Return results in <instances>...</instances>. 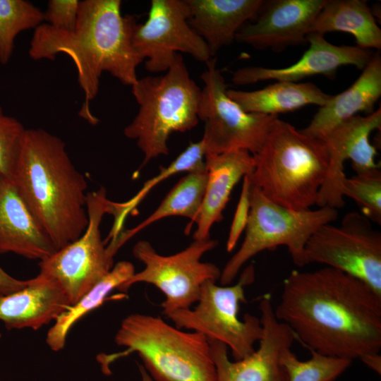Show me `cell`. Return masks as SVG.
Masks as SVG:
<instances>
[{
    "label": "cell",
    "instance_id": "6da1fadb",
    "mask_svg": "<svg viewBox=\"0 0 381 381\" xmlns=\"http://www.w3.org/2000/svg\"><path fill=\"white\" fill-rule=\"evenodd\" d=\"M274 312L319 353L353 361L381 350V296L337 269L292 271Z\"/></svg>",
    "mask_w": 381,
    "mask_h": 381
},
{
    "label": "cell",
    "instance_id": "7a4b0ae2",
    "mask_svg": "<svg viewBox=\"0 0 381 381\" xmlns=\"http://www.w3.org/2000/svg\"><path fill=\"white\" fill-rule=\"evenodd\" d=\"M121 0L80 1L77 23L71 31L47 23L35 29L28 54L35 61H54L59 54L69 56L78 73L85 101L79 115L92 125L99 119L89 104L97 96L102 74L107 72L131 87L138 80L136 70L143 60L132 44L135 16H123Z\"/></svg>",
    "mask_w": 381,
    "mask_h": 381
},
{
    "label": "cell",
    "instance_id": "3957f363",
    "mask_svg": "<svg viewBox=\"0 0 381 381\" xmlns=\"http://www.w3.org/2000/svg\"><path fill=\"white\" fill-rule=\"evenodd\" d=\"M12 180L56 250L85 231L87 183L61 138L26 128Z\"/></svg>",
    "mask_w": 381,
    "mask_h": 381
},
{
    "label": "cell",
    "instance_id": "277c9868",
    "mask_svg": "<svg viewBox=\"0 0 381 381\" xmlns=\"http://www.w3.org/2000/svg\"><path fill=\"white\" fill-rule=\"evenodd\" d=\"M253 158L251 185L268 199L294 210L316 205L329 162L321 139L277 117Z\"/></svg>",
    "mask_w": 381,
    "mask_h": 381
},
{
    "label": "cell",
    "instance_id": "5b68a950",
    "mask_svg": "<svg viewBox=\"0 0 381 381\" xmlns=\"http://www.w3.org/2000/svg\"><path fill=\"white\" fill-rule=\"evenodd\" d=\"M114 341L126 349L98 356L104 373L118 358L136 352L156 381H217L209 341L200 332L181 331L157 316L133 313L122 320Z\"/></svg>",
    "mask_w": 381,
    "mask_h": 381
},
{
    "label": "cell",
    "instance_id": "8992f818",
    "mask_svg": "<svg viewBox=\"0 0 381 381\" xmlns=\"http://www.w3.org/2000/svg\"><path fill=\"white\" fill-rule=\"evenodd\" d=\"M131 92L139 108L123 134L135 140L143 154L139 171L151 159L169 155L171 134L196 126L202 89L190 78L179 53L164 75L138 78Z\"/></svg>",
    "mask_w": 381,
    "mask_h": 381
},
{
    "label": "cell",
    "instance_id": "52a82bcc",
    "mask_svg": "<svg viewBox=\"0 0 381 381\" xmlns=\"http://www.w3.org/2000/svg\"><path fill=\"white\" fill-rule=\"evenodd\" d=\"M338 210L329 207L294 210L281 206L251 185L250 210L243 241L225 265L219 277L222 286L229 284L243 265L265 250L286 247L298 267L307 264L305 248L312 234L321 226L332 223Z\"/></svg>",
    "mask_w": 381,
    "mask_h": 381
},
{
    "label": "cell",
    "instance_id": "ba28073f",
    "mask_svg": "<svg viewBox=\"0 0 381 381\" xmlns=\"http://www.w3.org/2000/svg\"><path fill=\"white\" fill-rule=\"evenodd\" d=\"M255 280V268L248 265L236 284L218 286L207 280L201 286L197 306L181 309L167 317L175 327L204 334L208 340H215L227 346L234 361L241 360L255 351L254 344L262 336L260 318L249 313L238 318L241 303H246V286Z\"/></svg>",
    "mask_w": 381,
    "mask_h": 381
},
{
    "label": "cell",
    "instance_id": "9c48e42d",
    "mask_svg": "<svg viewBox=\"0 0 381 381\" xmlns=\"http://www.w3.org/2000/svg\"><path fill=\"white\" fill-rule=\"evenodd\" d=\"M112 201L104 187L87 193L88 224L75 241L39 262V276L64 292L71 306L102 280L112 269L114 255L104 246L100 231L103 216L111 214Z\"/></svg>",
    "mask_w": 381,
    "mask_h": 381
},
{
    "label": "cell",
    "instance_id": "30bf717a",
    "mask_svg": "<svg viewBox=\"0 0 381 381\" xmlns=\"http://www.w3.org/2000/svg\"><path fill=\"white\" fill-rule=\"evenodd\" d=\"M218 244L210 238L194 240L184 250L171 255H159L147 241L137 242L133 248V256L143 262L144 269L135 272L118 290L127 291L138 282L152 284L164 295L163 314L190 308L200 296L201 286L207 280L219 279L221 271L213 263L200 262L207 252Z\"/></svg>",
    "mask_w": 381,
    "mask_h": 381
},
{
    "label": "cell",
    "instance_id": "8fae6325",
    "mask_svg": "<svg viewBox=\"0 0 381 381\" xmlns=\"http://www.w3.org/2000/svg\"><path fill=\"white\" fill-rule=\"evenodd\" d=\"M198 119L205 123V155L244 150L253 155L261 149L277 116L245 111L227 95V87L216 58L206 62Z\"/></svg>",
    "mask_w": 381,
    "mask_h": 381
},
{
    "label": "cell",
    "instance_id": "7c38bea8",
    "mask_svg": "<svg viewBox=\"0 0 381 381\" xmlns=\"http://www.w3.org/2000/svg\"><path fill=\"white\" fill-rule=\"evenodd\" d=\"M361 212L346 213L340 225L319 227L305 248L307 264L325 265L353 276L381 296V232Z\"/></svg>",
    "mask_w": 381,
    "mask_h": 381
},
{
    "label": "cell",
    "instance_id": "4fadbf2b",
    "mask_svg": "<svg viewBox=\"0 0 381 381\" xmlns=\"http://www.w3.org/2000/svg\"><path fill=\"white\" fill-rule=\"evenodd\" d=\"M186 0H152L147 20L137 24L132 44L151 73L166 72L179 52L207 62L212 58L204 40L188 23Z\"/></svg>",
    "mask_w": 381,
    "mask_h": 381
},
{
    "label": "cell",
    "instance_id": "5bb4252c",
    "mask_svg": "<svg viewBox=\"0 0 381 381\" xmlns=\"http://www.w3.org/2000/svg\"><path fill=\"white\" fill-rule=\"evenodd\" d=\"M381 127V109L367 116L351 117L329 131L321 139L328 154V167L320 190L316 205L341 209L344 205L342 182L346 177L344 163L350 159L356 171L380 167L375 162L377 149L370 142V135Z\"/></svg>",
    "mask_w": 381,
    "mask_h": 381
},
{
    "label": "cell",
    "instance_id": "9a60e30c",
    "mask_svg": "<svg viewBox=\"0 0 381 381\" xmlns=\"http://www.w3.org/2000/svg\"><path fill=\"white\" fill-rule=\"evenodd\" d=\"M262 336L258 349L246 357L231 361L226 344L208 340L217 381H288L281 356L291 349L296 337L291 329L275 317L271 296L265 295L259 304Z\"/></svg>",
    "mask_w": 381,
    "mask_h": 381
},
{
    "label": "cell",
    "instance_id": "2e32d148",
    "mask_svg": "<svg viewBox=\"0 0 381 381\" xmlns=\"http://www.w3.org/2000/svg\"><path fill=\"white\" fill-rule=\"evenodd\" d=\"M326 0H263L253 21L245 23L235 40L255 49L282 52L308 43L311 26Z\"/></svg>",
    "mask_w": 381,
    "mask_h": 381
},
{
    "label": "cell",
    "instance_id": "e0dca14e",
    "mask_svg": "<svg viewBox=\"0 0 381 381\" xmlns=\"http://www.w3.org/2000/svg\"><path fill=\"white\" fill-rule=\"evenodd\" d=\"M308 49L296 63L282 68L246 66L236 70L231 81L246 85L273 80L297 83L306 78L322 75L333 78L339 68L353 66L363 70L373 56L371 49L358 46H337L325 40L324 35L311 32L308 35Z\"/></svg>",
    "mask_w": 381,
    "mask_h": 381
},
{
    "label": "cell",
    "instance_id": "ac0fdd59",
    "mask_svg": "<svg viewBox=\"0 0 381 381\" xmlns=\"http://www.w3.org/2000/svg\"><path fill=\"white\" fill-rule=\"evenodd\" d=\"M56 250L12 179L0 174V253L41 261Z\"/></svg>",
    "mask_w": 381,
    "mask_h": 381
},
{
    "label": "cell",
    "instance_id": "d6986e66",
    "mask_svg": "<svg viewBox=\"0 0 381 381\" xmlns=\"http://www.w3.org/2000/svg\"><path fill=\"white\" fill-rule=\"evenodd\" d=\"M207 184L195 223L194 240L210 238V230L223 219V210L234 186L254 171L253 155L244 150H234L205 157Z\"/></svg>",
    "mask_w": 381,
    "mask_h": 381
},
{
    "label": "cell",
    "instance_id": "ffe728a7",
    "mask_svg": "<svg viewBox=\"0 0 381 381\" xmlns=\"http://www.w3.org/2000/svg\"><path fill=\"white\" fill-rule=\"evenodd\" d=\"M70 306L56 284L37 274L18 291L0 292V320L8 329H37L55 320Z\"/></svg>",
    "mask_w": 381,
    "mask_h": 381
},
{
    "label": "cell",
    "instance_id": "44dd1931",
    "mask_svg": "<svg viewBox=\"0 0 381 381\" xmlns=\"http://www.w3.org/2000/svg\"><path fill=\"white\" fill-rule=\"evenodd\" d=\"M380 96L381 55L377 51L358 79L344 92L332 96L301 131L320 138L342 121L360 112L373 113Z\"/></svg>",
    "mask_w": 381,
    "mask_h": 381
},
{
    "label": "cell",
    "instance_id": "7402d4cb",
    "mask_svg": "<svg viewBox=\"0 0 381 381\" xmlns=\"http://www.w3.org/2000/svg\"><path fill=\"white\" fill-rule=\"evenodd\" d=\"M188 23L206 42L211 56L235 40L236 35L258 14L263 0H186Z\"/></svg>",
    "mask_w": 381,
    "mask_h": 381
},
{
    "label": "cell",
    "instance_id": "603a6c76",
    "mask_svg": "<svg viewBox=\"0 0 381 381\" xmlns=\"http://www.w3.org/2000/svg\"><path fill=\"white\" fill-rule=\"evenodd\" d=\"M228 96L245 111L270 116L296 111L307 105H325L332 95L312 83L276 81L262 89H227Z\"/></svg>",
    "mask_w": 381,
    "mask_h": 381
},
{
    "label": "cell",
    "instance_id": "cb8c5ba5",
    "mask_svg": "<svg viewBox=\"0 0 381 381\" xmlns=\"http://www.w3.org/2000/svg\"><path fill=\"white\" fill-rule=\"evenodd\" d=\"M332 32L351 34L359 47L381 49V29L366 1L326 0L310 33L324 35Z\"/></svg>",
    "mask_w": 381,
    "mask_h": 381
},
{
    "label": "cell",
    "instance_id": "d4e9b609",
    "mask_svg": "<svg viewBox=\"0 0 381 381\" xmlns=\"http://www.w3.org/2000/svg\"><path fill=\"white\" fill-rule=\"evenodd\" d=\"M205 171L188 172L168 193L158 207L144 221L133 229L122 231L110 242L115 251L131 237L154 222L170 216H181L190 219L185 229L188 234L200 208L207 184Z\"/></svg>",
    "mask_w": 381,
    "mask_h": 381
},
{
    "label": "cell",
    "instance_id": "484cf974",
    "mask_svg": "<svg viewBox=\"0 0 381 381\" xmlns=\"http://www.w3.org/2000/svg\"><path fill=\"white\" fill-rule=\"evenodd\" d=\"M135 273V267L131 262H117L102 280L54 320L46 337L48 346L54 351L61 350L71 327L87 313L102 305L111 291L118 289Z\"/></svg>",
    "mask_w": 381,
    "mask_h": 381
},
{
    "label": "cell",
    "instance_id": "4316f807",
    "mask_svg": "<svg viewBox=\"0 0 381 381\" xmlns=\"http://www.w3.org/2000/svg\"><path fill=\"white\" fill-rule=\"evenodd\" d=\"M44 22V13L26 0H0V64H7L18 35Z\"/></svg>",
    "mask_w": 381,
    "mask_h": 381
},
{
    "label": "cell",
    "instance_id": "83f0119b",
    "mask_svg": "<svg viewBox=\"0 0 381 381\" xmlns=\"http://www.w3.org/2000/svg\"><path fill=\"white\" fill-rule=\"evenodd\" d=\"M310 351L311 358L304 361L298 360L291 349L282 353L281 363L286 372L288 381H333L352 362Z\"/></svg>",
    "mask_w": 381,
    "mask_h": 381
},
{
    "label": "cell",
    "instance_id": "f1b7e54d",
    "mask_svg": "<svg viewBox=\"0 0 381 381\" xmlns=\"http://www.w3.org/2000/svg\"><path fill=\"white\" fill-rule=\"evenodd\" d=\"M205 152L202 141L190 142L167 167H160L157 175L147 181L140 190L130 200L119 203V220L123 222L126 216L140 203L145 195L158 183L179 172L206 170Z\"/></svg>",
    "mask_w": 381,
    "mask_h": 381
},
{
    "label": "cell",
    "instance_id": "f546056e",
    "mask_svg": "<svg viewBox=\"0 0 381 381\" xmlns=\"http://www.w3.org/2000/svg\"><path fill=\"white\" fill-rule=\"evenodd\" d=\"M342 194L355 201L363 215L381 224L380 167L346 177L342 182Z\"/></svg>",
    "mask_w": 381,
    "mask_h": 381
},
{
    "label": "cell",
    "instance_id": "4dcf8cb0",
    "mask_svg": "<svg viewBox=\"0 0 381 381\" xmlns=\"http://www.w3.org/2000/svg\"><path fill=\"white\" fill-rule=\"evenodd\" d=\"M25 130L0 106V174L12 179Z\"/></svg>",
    "mask_w": 381,
    "mask_h": 381
},
{
    "label": "cell",
    "instance_id": "1f68e13d",
    "mask_svg": "<svg viewBox=\"0 0 381 381\" xmlns=\"http://www.w3.org/2000/svg\"><path fill=\"white\" fill-rule=\"evenodd\" d=\"M78 0H49L44 13V21L54 28L73 30L76 25L80 6Z\"/></svg>",
    "mask_w": 381,
    "mask_h": 381
},
{
    "label": "cell",
    "instance_id": "d6a6232c",
    "mask_svg": "<svg viewBox=\"0 0 381 381\" xmlns=\"http://www.w3.org/2000/svg\"><path fill=\"white\" fill-rule=\"evenodd\" d=\"M251 182L249 176L243 179L239 200L231 224L226 250L231 252L235 248L242 232L246 229L250 210Z\"/></svg>",
    "mask_w": 381,
    "mask_h": 381
},
{
    "label": "cell",
    "instance_id": "836d02e7",
    "mask_svg": "<svg viewBox=\"0 0 381 381\" xmlns=\"http://www.w3.org/2000/svg\"><path fill=\"white\" fill-rule=\"evenodd\" d=\"M28 280H19L8 274L0 266V292L7 294L18 291L27 284Z\"/></svg>",
    "mask_w": 381,
    "mask_h": 381
},
{
    "label": "cell",
    "instance_id": "e575fe53",
    "mask_svg": "<svg viewBox=\"0 0 381 381\" xmlns=\"http://www.w3.org/2000/svg\"><path fill=\"white\" fill-rule=\"evenodd\" d=\"M361 361L368 367H370L377 373H380L381 356L380 355V353L368 356L361 359Z\"/></svg>",
    "mask_w": 381,
    "mask_h": 381
},
{
    "label": "cell",
    "instance_id": "d590c367",
    "mask_svg": "<svg viewBox=\"0 0 381 381\" xmlns=\"http://www.w3.org/2000/svg\"><path fill=\"white\" fill-rule=\"evenodd\" d=\"M138 367H139L140 373L141 375L142 381H152V379L147 373V370H145V368L141 365H139Z\"/></svg>",
    "mask_w": 381,
    "mask_h": 381
},
{
    "label": "cell",
    "instance_id": "8d00e7d4",
    "mask_svg": "<svg viewBox=\"0 0 381 381\" xmlns=\"http://www.w3.org/2000/svg\"><path fill=\"white\" fill-rule=\"evenodd\" d=\"M113 206H114V205H113ZM113 210H114V207H113ZM112 213H113V211H112ZM117 237H118V236H117ZM117 237H116V238H117ZM116 238H115V239H116ZM108 239H111V241H114V238H108Z\"/></svg>",
    "mask_w": 381,
    "mask_h": 381
},
{
    "label": "cell",
    "instance_id": "74e56055",
    "mask_svg": "<svg viewBox=\"0 0 381 381\" xmlns=\"http://www.w3.org/2000/svg\"><path fill=\"white\" fill-rule=\"evenodd\" d=\"M1 334L0 333V339H1Z\"/></svg>",
    "mask_w": 381,
    "mask_h": 381
}]
</instances>
